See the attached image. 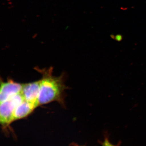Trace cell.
I'll return each mask as SVG.
<instances>
[{
  "label": "cell",
  "instance_id": "obj_2",
  "mask_svg": "<svg viewBox=\"0 0 146 146\" xmlns=\"http://www.w3.org/2000/svg\"><path fill=\"white\" fill-rule=\"evenodd\" d=\"M21 93L11 97L0 104V125L5 133H9L10 125L13 122L15 108L24 100Z\"/></svg>",
  "mask_w": 146,
  "mask_h": 146
},
{
  "label": "cell",
  "instance_id": "obj_5",
  "mask_svg": "<svg viewBox=\"0 0 146 146\" xmlns=\"http://www.w3.org/2000/svg\"><path fill=\"white\" fill-rule=\"evenodd\" d=\"M38 107L32 103L24 100L15 108L13 114V122L27 117Z\"/></svg>",
  "mask_w": 146,
  "mask_h": 146
},
{
  "label": "cell",
  "instance_id": "obj_6",
  "mask_svg": "<svg viewBox=\"0 0 146 146\" xmlns=\"http://www.w3.org/2000/svg\"><path fill=\"white\" fill-rule=\"evenodd\" d=\"M102 146H115L111 144L108 139H106L103 143Z\"/></svg>",
  "mask_w": 146,
  "mask_h": 146
},
{
  "label": "cell",
  "instance_id": "obj_7",
  "mask_svg": "<svg viewBox=\"0 0 146 146\" xmlns=\"http://www.w3.org/2000/svg\"><path fill=\"white\" fill-rule=\"evenodd\" d=\"M122 36L121 35H116L115 37V39L117 41H121L122 39Z\"/></svg>",
  "mask_w": 146,
  "mask_h": 146
},
{
  "label": "cell",
  "instance_id": "obj_3",
  "mask_svg": "<svg viewBox=\"0 0 146 146\" xmlns=\"http://www.w3.org/2000/svg\"><path fill=\"white\" fill-rule=\"evenodd\" d=\"M23 85V84L18 83L12 79L4 81L0 76V104L21 93Z\"/></svg>",
  "mask_w": 146,
  "mask_h": 146
},
{
  "label": "cell",
  "instance_id": "obj_4",
  "mask_svg": "<svg viewBox=\"0 0 146 146\" xmlns=\"http://www.w3.org/2000/svg\"><path fill=\"white\" fill-rule=\"evenodd\" d=\"M40 80L23 84L21 91L24 100L38 106V99L40 90Z\"/></svg>",
  "mask_w": 146,
  "mask_h": 146
},
{
  "label": "cell",
  "instance_id": "obj_8",
  "mask_svg": "<svg viewBox=\"0 0 146 146\" xmlns=\"http://www.w3.org/2000/svg\"></svg>",
  "mask_w": 146,
  "mask_h": 146
},
{
  "label": "cell",
  "instance_id": "obj_1",
  "mask_svg": "<svg viewBox=\"0 0 146 146\" xmlns=\"http://www.w3.org/2000/svg\"><path fill=\"white\" fill-rule=\"evenodd\" d=\"M42 75L38 99V106L57 102L64 104V96L66 89L63 76L52 74V68L36 69Z\"/></svg>",
  "mask_w": 146,
  "mask_h": 146
}]
</instances>
